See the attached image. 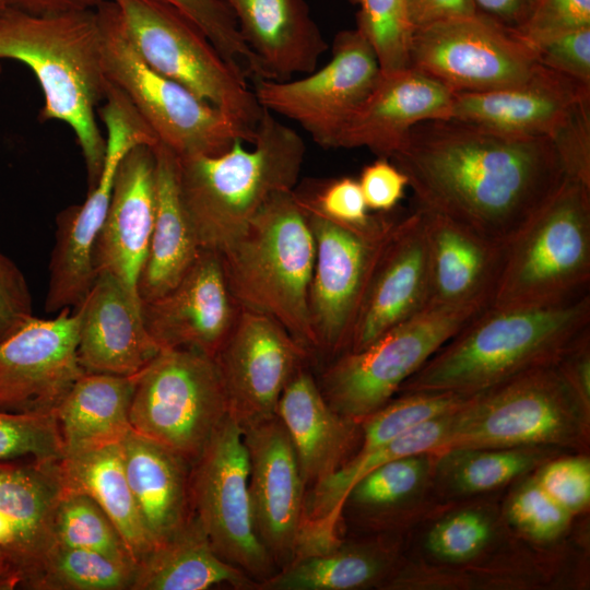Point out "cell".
I'll return each instance as SVG.
<instances>
[{"mask_svg":"<svg viewBox=\"0 0 590 590\" xmlns=\"http://www.w3.org/2000/svg\"><path fill=\"white\" fill-rule=\"evenodd\" d=\"M137 142L129 127L109 126L104 165L96 186L88 190L82 204L68 206L57 215L48 266L47 312L75 309L92 288L97 278L94 246L110 202L115 175L120 161Z\"/></svg>","mask_w":590,"mask_h":590,"instance_id":"cell-21","label":"cell"},{"mask_svg":"<svg viewBox=\"0 0 590 590\" xmlns=\"http://www.w3.org/2000/svg\"><path fill=\"white\" fill-rule=\"evenodd\" d=\"M588 406L557 363L538 367L472 396L438 450L568 445L582 434Z\"/></svg>","mask_w":590,"mask_h":590,"instance_id":"cell-8","label":"cell"},{"mask_svg":"<svg viewBox=\"0 0 590 590\" xmlns=\"http://www.w3.org/2000/svg\"><path fill=\"white\" fill-rule=\"evenodd\" d=\"M309 355L276 320L241 308L213 357L229 415L240 426L276 415L284 388Z\"/></svg>","mask_w":590,"mask_h":590,"instance_id":"cell-16","label":"cell"},{"mask_svg":"<svg viewBox=\"0 0 590 590\" xmlns=\"http://www.w3.org/2000/svg\"><path fill=\"white\" fill-rule=\"evenodd\" d=\"M491 536L487 520L475 511L455 514L432 528L426 545L435 556L448 562H463L483 550Z\"/></svg>","mask_w":590,"mask_h":590,"instance_id":"cell-46","label":"cell"},{"mask_svg":"<svg viewBox=\"0 0 590 590\" xmlns=\"http://www.w3.org/2000/svg\"><path fill=\"white\" fill-rule=\"evenodd\" d=\"M20 589L19 581L11 567L0 554V590Z\"/></svg>","mask_w":590,"mask_h":590,"instance_id":"cell-57","label":"cell"},{"mask_svg":"<svg viewBox=\"0 0 590 590\" xmlns=\"http://www.w3.org/2000/svg\"><path fill=\"white\" fill-rule=\"evenodd\" d=\"M155 212V156L152 146L140 144L129 150L119 163L93 251L96 273L114 275L138 297V281L148 255Z\"/></svg>","mask_w":590,"mask_h":590,"instance_id":"cell-22","label":"cell"},{"mask_svg":"<svg viewBox=\"0 0 590 590\" xmlns=\"http://www.w3.org/2000/svg\"><path fill=\"white\" fill-rule=\"evenodd\" d=\"M444 455L450 483L462 493L494 489L538 462V453L527 448L457 449Z\"/></svg>","mask_w":590,"mask_h":590,"instance_id":"cell-41","label":"cell"},{"mask_svg":"<svg viewBox=\"0 0 590 590\" xmlns=\"http://www.w3.org/2000/svg\"><path fill=\"white\" fill-rule=\"evenodd\" d=\"M133 376L84 373L55 410L63 456L119 444L131 430Z\"/></svg>","mask_w":590,"mask_h":590,"instance_id":"cell-34","label":"cell"},{"mask_svg":"<svg viewBox=\"0 0 590 590\" xmlns=\"http://www.w3.org/2000/svg\"><path fill=\"white\" fill-rule=\"evenodd\" d=\"M133 380L132 430L192 464L229 414L214 358L190 349H163Z\"/></svg>","mask_w":590,"mask_h":590,"instance_id":"cell-9","label":"cell"},{"mask_svg":"<svg viewBox=\"0 0 590 590\" xmlns=\"http://www.w3.org/2000/svg\"><path fill=\"white\" fill-rule=\"evenodd\" d=\"M267 80L287 81L316 70L328 49L305 0H223Z\"/></svg>","mask_w":590,"mask_h":590,"instance_id":"cell-28","label":"cell"},{"mask_svg":"<svg viewBox=\"0 0 590 590\" xmlns=\"http://www.w3.org/2000/svg\"><path fill=\"white\" fill-rule=\"evenodd\" d=\"M453 92L408 67L380 78L342 128L335 148H367L389 158L417 123L449 118Z\"/></svg>","mask_w":590,"mask_h":590,"instance_id":"cell-25","label":"cell"},{"mask_svg":"<svg viewBox=\"0 0 590 590\" xmlns=\"http://www.w3.org/2000/svg\"><path fill=\"white\" fill-rule=\"evenodd\" d=\"M70 308L33 317L0 341V411L54 413L85 373L78 358V319Z\"/></svg>","mask_w":590,"mask_h":590,"instance_id":"cell-17","label":"cell"},{"mask_svg":"<svg viewBox=\"0 0 590 590\" xmlns=\"http://www.w3.org/2000/svg\"><path fill=\"white\" fill-rule=\"evenodd\" d=\"M7 4L4 3L3 0H0V9H2L3 7H5Z\"/></svg>","mask_w":590,"mask_h":590,"instance_id":"cell-58","label":"cell"},{"mask_svg":"<svg viewBox=\"0 0 590 590\" xmlns=\"http://www.w3.org/2000/svg\"><path fill=\"white\" fill-rule=\"evenodd\" d=\"M428 269L418 210L396 221L374 268L347 351H358L422 311Z\"/></svg>","mask_w":590,"mask_h":590,"instance_id":"cell-23","label":"cell"},{"mask_svg":"<svg viewBox=\"0 0 590 590\" xmlns=\"http://www.w3.org/2000/svg\"><path fill=\"white\" fill-rule=\"evenodd\" d=\"M241 428L255 528L279 570L298 551L306 485L292 440L278 415Z\"/></svg>","mask_w":590,"mask_h":590,"instance_id":"cell-18","label":"cell"},{"mask_svg":"<svg viewBox=\"0 0 590 590\" xmlns=\"http://www.w3.org/2000/svg\"><path fill=\"white\" fill-rule=\"evenodd\" d=\"M241 307L234 298L217 250L201 248L179 281L141 303L151 338L163 349H190L214 357Z\"/></svg>","mask_w":590,"mask_h":590,"instance_id":"cell-19","label":"cell"},{"mask_svg":"<svg viewBox=\"0 0 590 590\" xmlns=\"http://www.w3.org/2000/svg\"><path fill=\"white\" fill-rule=\"evenodd\" d=\"M380 74L371 45L356 27L337 34L331 60L319 70L293 81H257L253 93L262 108L297 122L321 148L333 149Z\"/></svg>","mask_w":590,"mask_h":590,"instance_id":"cell-15","label":"cell"},{"mask_svg":"<svg viewBox=\"0 0 590 590\" xmlns=\"http://www.w3.org/2000/svg\"><path fill=\"white\" fill-rule=\"evenodd\" d=\"M219 252L238 305L273 318L310 354L317 351L309 310L316 246L298 192L274 194Z\"/></svg>","mask_w":590,"mask_h":590,"instance_id":"cell-5","label":"cell"},{"mask_svg":"<svg viewBox=\"0 0 590 590\" xmlns=\"http://www.w3.org/2000/svg\"><path fill=\"white\" fill-rule=\"evenodd\" d=\"M416 208L507 245L567 178L548 137H520L453 119L414 126L389 157Z\"/></svg>","mask_w":590,"mask_h":590,"instance_id":"cell-1","label":"cell"},{"mask_svg":"<svg viewBox=\"0 0 590 590\" xmlns=\"http://www.w3.org/2000/svg\"><path fill=\"white\" fill-rule=\"evenodd\" d=\"M483 309L425 307L366 347L335 356L317 380L322 396L339 414L363 421Z\"/></svg>","mask_w":590,"mask_h":590,"instance_id":"cell-10","label":"cell"},{"mask_svg":"<svg viewBox=\"0 0 590 590\" xmlns=\"http://www.w3.org/2000/svg\"><path fill=\"white\" fill-rule=\"evenodd\" d=\"M452 414L426 422L375 449L357 452L332 474L314 484L305 497L296 557L339 544V521L352 486L388 461L437 451L448 433Z\"/></svg>","mask_w":590,"mask_h":590,"instance_id":"cell-29","label":"cell"},{"mask_svg":"<svg viewBox=\"0 0 590 590\" xmlns=\"http://www.w3.org/2000/svg\"><path fill=\"white\" fill-rule=\"evenodd\" d=\"M302 196L323 216L345 225L366 226L377 214L369 212L358 180L352 177L333 179L316 194Z\"/></svg>","mask_w":590,"mask_h":590,"instance_id":"cell-51","label":"cell"},{"mask_svg":"<svg viewBox=\"0 0 590 590\" xmlns=\"http://www.w3.org/2000/svg\"><path fill=\"white\" fill-rule=\"evenodd\" d=\"M126 477L153 546L191 516V464L167 447L131 430L120 441Z\"/></svg>","mask_w":590,"mask_h":590,"instance_id":"cell-31","label":"cell"},{"mask_svg":"<svg viewBox=\"0 0 590 590\" xmlns=\"http://www.w3.org/2000/svg\"><path fill=\"white\" fill-rule=\"evenodd\" d=\"M472 396L449 392H406L362 421L363 439L357 452L375 449L435 418L459 410Z\"/></svg>","mask_w":590,"mask_h":590,"instance_id":"cell-39","label":"cell"},{"mask_svg":"<svg viewBox=\"0 0 590 590\" xmlns=\"http://www.w3.org/2000/svg\"><path fill=\"white\" fill-rule=\"evenodd\" d=\"M590 85L542 66L498 90L455 93L449 118L520 137H550Z\"/></svg>","mask_w":590,"mask_h":590,"instance_id":"cell-27","label":"cell"},{"mask_svg":"<svg viewBox=\"0 0 590 590\" xmlns=\"http://www.w3.org/2000/svg\"><path fill=\"white\" fill-rule=\"evenodd\" d=\"M152 149L155 156L156 212L138 281L141 303L172 288L202 248L181 201L176 155L160 142Z\"/></svg>","mask_w":590,"mask_h":590,"instance_id":"cell-32","label":"cell"},{"mask_svg":"<svg viewBox=\"0 0 590 590\" xmlns=\"http://www.w3.org/2000/svg\"><path fill=\"white\" fill-rule=\"evenodd\" d=\"M33 317V298L25 275L0 251V341Z\"/></svg>","mask_w":590,"mask_h":590,"instance_id":"cell-52","label":"cell"},{"mask_svg":"<svg viewBox=\"0 0 590 590\" xmlns=\"http://www.w3.org/2000/svg\"><path fill=\"white\" fill-rule=\"evenodd\" d=\"M276 415L292 440L306 487L332 474L350 459L357 421L329 405L305 366L284 388Z\"/></svg>","mask_w":590,"mask_h":590,"instance_id":"cell-30","label":"cell"},{"mask_svg":"<svg viewBox=\"0 0 590 590\" xmlns=\"http://www.w3.org/2000/svg\"><path fill=\"white\" fill-rule=\"evenodd\" d=\"M590 331V293L551 306H488L472 317L400 388L474 396L556 364Z\"/></svg>","mask_w":590,"mask_h":590,"instance_id":"cell-2","label":"cell"},{"mask_svg":"<svg viewBox=\"0 0 590 590\" xmlns=\"http://www.w3.org/2000/svg\"><path fill=\"white\" fill-rule=\"evenodd\" d=\"M425 471L426 460L422 455L388 461L361 477L347 493L344 504L350 503L364 511L389 509L417 488Z\"/></svg>","mask_w":590,"mask_h":590,"instance_id":"cell-43","label":"cell"},{"mask_svg":"<svg viewBox=\"0 0 590 590\" xmlns=\"http://www.w3.org/2000/svg\"><path fill=\"white\" fill-rule=\"evenodd\" d=\"M8 7L34 14L95 10L106 0H3Z\"/></svg>","mask_w":590,"mask_h":590,"instance_id":"cell-56","label":"cell"},{"mask_svg":"<svg viewBox=\"0 0 590 590\" xmlns=\"http://www.w3.org/2000/svg\"><path fill=\"white\" fill-rule=\"evenodd\" d=\"M248 480L243 428L228 414L191 464V510L217 555L260 586L278 567L258 538Z\"/></svg>","mask_w":590,"mask_h":590,"instance_id":"cell-12","label":"cell"},{"mask_svg":"<svg viewBox=\"0 0 590 590\" xmlns=\"http://www.w3.org/2000/svg\"><path fill=\"white\" fill-rule=\"evenodd\" d=\"M59 467L63 488L84 493L101 506L137 564L153 543L126 477L120 442L63 456Z\"/></svg>","mask_w":590,"mask_h":590,"instance_id":"cell-35","label":"cell"},{"mask_svg":"<svg viewBox=\"0 0 590 590\" xmlns=\"http://www.w3.org/2000/svg\"><path fill=\"white\" fill-rule=\"evenodd\" d=\"M405 7L412 33L479 12L474 0H405Z\"/></svg>","mask_w":590,"mask_h":590,"instance_id":"cell-54","label":"cell"},{"mask_svg":"<svg viewBox=\"0 0 590 590\" xmlns=\"http://www.w3.org/2000/svg\"><path fill=\"white\" fill-rule=\"evenodd\" d=\"M74 312L85 373L133 376L161 351L145 328L141 299L109 273L97 274Z\"/></svg>","mask_w":590,"mask_h":590,"instance_id":"cell-24","label":"cell"},{"mask_svg":"<svg viewBox=\"0 0 590 590\" xmlns=\"http://www.w3.org/2000/svg\"><path fill=\"white\" fill-rule=\"evenodd\" d=\"M369 211L388 213L404 197L408 177L389 158L366 165L357 179Z\"/></svg>","mask_w":590,"mask_h":590,"instance_id":"cell-53","label":"cell"},{"mask_svg":"<svg viewBox=\"0 0 590 590\" xmlns=\"http://www.w3.org/2000/svg\"><path fill=\"white\" fill-rule=\"evenodd\" d=\"M358 7L356 27L371 45L382 74L409 67L412 37L405 0H350Z\"/></svg>","mask_w":590,"mask_h":590,"instance_id":"cell-42","label":"cell"},{"mask_svg":"<svg viewBox=\"0 0 590 590\" xmlns=\"http://www.w3.org/2000/svg\"><path fill=\"white\" fill-rule=\"evenodd\" d=\"M62 457L63 446L55 413L0 411V460Z\"/></svg>","mask_w":590,"mask_h":590,"instance_id":"cell-44","label":"cell"},{"mask_svg":"<svg viewBox=\"0 0 590 590\" xmlns=\"http://www.w3.org/2000/svg\"><path fill=\"white\" fill-rule=\"evenodd\" d=\"M15 60L34 73L44 94L39 120H59L81 149L88 190L101 177L106 137L96 120L106 76L96 9L34 14L0 9V61Z\"/></svg>","mask_w":590,"mask_h":590,"instance_id":"cell-3","label":"cell"},{"mask_svg":"<svg viewBox=\"0 0 590 590\" xmlns=\"http://www.w3.org/2000/svg\"><path fill=\"white\" fill-rule=\"evenodd\" d=\"M134 571V564L55 544L33 590H131Z\"/></svg>","mask_w":590,"mask_h":590,"instance_id":"cell-37","label":"cell"},{"mask_svg":"<svg viewBox=\"0 0 590 590\" xmlns=\"http://www.w3.org/2000/svg\"><path fill=\"white\" fill-rule=\"evenodd\" d=\"M590 186L566 178L505 246L493 306H551L590 293Z\"/></svg>","mask_w":590,"mask_h":590,"instance_id":"cell-6","label":"cell"},{"mask_svg":"<svg viewBox=\"0 0 590 590\" xmlns=\"http://www.w3.org/2000/svg\"><path fill=\"white\" fill-rule=\"evenodd\" d=\"M541 487L571 515L590 500V462L573 457L552 461L535 476Z\"/></svg>","mask_w":590,"mask_h":590,"instance_id":"cell-48","label":"cell"},{"mask_svg":"<svg viewBox=\"0 0 590 590\" xmlns=\"http://www.w3.org/2000/svg\"><path fill=\"white\" fill-rule=\"evenodd\" d=\"M219 585L259 589L256 580L217 555L192 512L137 563L131 590H206Z\"/></svg>","mask_w":590,"mask_h":590,"instance_id":"cell-33","label":"cell"},{"mask_svg":"<svg viewBox=\"0 0 590 590\" xmlns=\"http://www.w3.org/2000/svg\"><path fill=\"white\" fill-rule=\"evenodd\" d=\"M479 12L520 30L530 19L536 0H474Z\"/></svg>","mask_w":590,"mask_h":590,"instance_id":"cell-55","label":"cell"},{"mask_svg":"<svg viewBox=\"0 0 590 590\" xmlns=\"http://www.w3.org/2000/svg\"><path fill=\"white\" fill-rule=\"evenodd\" d=\"M533 47L542 66L590 85V27L552 36Z\"/></svg>","mask_w":590,"mask_h":590,"instance_id":"cell-49","label":"cell"},{"mask_svg":"<svg viewBox=\"0 0 590 590\" xmlns=\"http://www.w3.org/2000/svg\"><path fill=\"white\" fill-rule=\"evenodd\" d=\"M590 27V0H536L519 33L532 45L552 36Z\"/></svg>","mask_w":590,"mask_h":590,"instance_id":"cell-50","label":"cell"},{"mask_svg":"<svg viewBox=\"0 0 590 590\" xmlns=\"http://www.w3.org/2000/svg\"><path fill=\"white\" fill-rule=\"evenodd\" d=\"M298 194L316 246L309 310L317 351L338 356L350 346L374 268L397 220L377 213L366 226L341 224Z\"/></svg>","mask_w":590,"mask_h":590,"instance_id":"cell-13","label":"cell"},{"mask_svg":"<svg viewBox=\"0 0 590 590\" xmlns=\"http://www.w3.org/2000/svg\"><path fill=\"white\" fill-rule=\"evenodd\" d=\"M96 11L105 76L127 96L160 143L179 158L219 155L237 140L252 143L255 130L158 73L141 58L111 0L104 1Z\"/></svg>","mask_w":590,"mask_h":590,"instance_id":"cell-7","label":"cell"},{"mask_svg":"<svg viewBox=\"0 0 590 590\" xmlns=\"http://www.w3.org/2000/svg\"><path fill=\"white\" fill-rule=\"evenodd\" d=\"M418 210L424 231L428 299L433 307L492 305L505 246L488 240L437 213Z\"/></svg>","mask_w":590,"mask_h":590,"instance_id":"cell-26","label":"cell"},{"mask_svg":"<svg viewBox=\"0 0 590 590\" xmlns=\"http://www.w3.org/2000/svg\"><path fill=\"white\" fill-rule=\"evenodd\" d=\"M54 535L56 544L95 551L137 565L111 520L84 493L63 491L55 515Z\"/></svg>","mask_w":590,"mask_h":590,"instance_id":"cell-38","label":"cell"},{"mask_svg":"<svg viewBox=\"0 0 590 590\" xmlns=\"http://www.w3.org/2000/svg\"><path fill=\"white\" fill-rule=\"evenodd\" d=\"M60 459L0 460V554L20 589L33 590L56 544L55 515L64 491Z\"/></svg>","mask_w":590,"mask_h":590,"instance_id":"cell-20","label":"cell"},{"mask_svg":"<svg viewBox=\"0 0 590 590\" xmlns=\"http://www.w3.org/2000/svg\"><path fill=\"white\" fill-rule=\"evenodd\" d=\"M168 4L194 24L237 73L253 82L267 75L240 34L237 22L223 0H157Z\"/></svg>","mask_w":590,"mask_h":590,"instance_id":"cell-40","label":"cell"},{"mask_svg":"<svg viewBox=\"0 0 590 590\" xmlns=\"http://www.w3.org/2000/svg\"><path fill=\"white\" fill-rule=\"evenodd\" d=\"M111 1L131 44L152 69L255 130L262 107L253 91L194 24L157 0Z\"/></svg>","mask_w":590,"mask_h":590,"instance_id":"cell-11","label":"cell"},{"mask_svg":"<svg viewBox=\"0 0 590 590\" xmlns=\"http://www.w3.org/2000/svg\"><path fill=\"white\" fill-rule=\"evenodd\" d=\"M378 548L344 545L295 557L260 583L266 590H353L376 582L386 570Z\"/></svg>","mask_w":590,"mask_h":590,"instance_id":"cell-36","label":"cell"},{"mask_svg":"<svg viewBox=\"0 0 590 590\" xmlns=\"http://www.w3.org/2000/svg\"><path fill=\"white\" fill-rule=\"evenodd\" d=\"M548 138L566 177L590 186V96L579 101Z\"/></svg>","mask_w":590,"mask_h":590,"instance_id":"cell-47","label":"cell"},{"mask_svg":"<svg viewBox=\"0 0 590 590\" xmlns=\"http://www.w3.org/2000/svg\"><path fill=\"white\" fill-rule=\"evenodd\" d=\"M245 143L219 155L176 156L181 201L202 248H225L274 194L298 181L306 145L274 114L262 108L251 148Z\"/></svg>","mask_w":590,"mask_h":590,"instance_id":"cell-4","label":"cell"},{"mask_svg":"<svg viewBox=\"0 0 590 590\" xmlns=\"http://www.w3.org/2000/svg\"><path fill=\"white\" fill-rule=\"evenodd\" d=\"M540 64L518 30L477 12L414 31L409 67L453 93L498 90L526 80Z\"/></svg>","mask_w":590,"mask_h":590,"instance_id":"cell-14","label":"cell"},{"mask_svg":"<svg viewBox=\"0 0 590 590\" xmlns=\"http://www.w3.org/2000/svg\"><path fill=\"white\" fill-rule=\"evenodd\" d=\"M508 516L530 538L550 541L567 528L571 514L557 504L534 479L516 492L509 503Z\"/></svg>","mask_w":590,"mask_h":590,"instance_id":"cell-45","label":"cell"}]
</instances>
